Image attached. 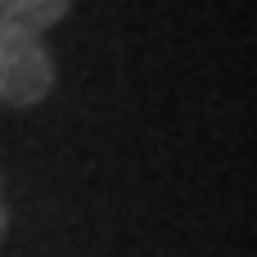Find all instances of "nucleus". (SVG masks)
I'll use <instances>...</instances> for the list:
<instances>
[{
	"instance_id": "obj_2",
	"label": "nucleus",
	"mask_w": 257,
	"mask_h": 257,
	"mask_svg": "<svg viewBox=\"0 0 257 257\" xmlns=\"http://www.w3.org/2000/svg\"><path fill=\"white\" fill-rule=\"evenodd\" d=\"M5 235H9V208H5V190H0V244H5Z\"/></svg>"
},
{
	"instance_id": "obj_1",
	"label": "nucleus",
	"mask_w": 257,
	"mask_h": 257,
	"mask_svg": "<svg viewBox=\"0 0 257 257\" xmlns=\"http://www.w3.org/2000/svg\"><path fill=\"white\" fill-rule=\"evenodd\" d=\"M72 0H0V104L36 108L54 90V54L45 32L63 23Z\"/></svg>"
}]
</instances>
